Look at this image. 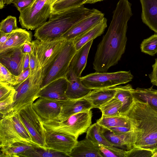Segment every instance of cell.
I'll return each instance as SVG.
<instances>
[{"mask_svg":"<svg viewBox=\"0 0 157 157\" xmlns=\"http://www.w3.org/2000/svg\"><path fill=\"white\" fill-rule=\"evenodd\" d=\"M104 17V13L93 9L92 12L76 23L61 38L67 40H73L77 36L96 25Z\"/></svg>","mask_w":157,"mask_h":157,"instance_id":"obj_13","label":"cell"},{"mask_svg":"<svg viewBox=\"0 0 157 157\" xmlns=\"http://www.w3.org/2000/svg\"><path fill=\"white\" fill-rule=\"evenodd\" d=\"M13 86L15 90L14 102L7 114H16L24 108L33 104L39 98L41 90L31 84L29 76L23 82Z\"/></svg>","mask_w":157,"mask_h":157,"instance_id":"obj_11","label":"cell"},{"mask_svg":"<svg viewBox=\"0 0 157 157\" xmlns=\"http://www.w3.org/2000/svg\"><path fill=\"white\" fill-rule=\"evenodd\" d=\"M93 9L84 5L60 12L51 13L48 20L35 29V38L42 41H49L61 38L62 36Z\"/></svg>","mask_w":157,"mask_h":157,"instance_id":"obj_3","label":"cell"},{"mask_svg":"<svg viewBox=\"0 0 157 157\" xmlns=\"http://www.w3.org/2000/svg\"><path fill=\"white\" fill-rule=\"evenodd\" d=\"M85 138L98 146H113L104 136L101 127L97 122L91 125L88 128Z\"/></svg>","mask_w":157,"mask_h":157,"instance_id":"obj_29","label":"cell"},{"mask_svg":"<svg viewBox=\"0 0 157 157\" xmlns=\"http://www.w3.org/2000/svg\"><path fill=\"white\" fill-rule=\"evenodd\" d=\"M78 141L70 135L46 129L45 146L47 149L68 155L71 152Z\"/></svg>","mask_w":157,"mask_h":157,"instance_id":"obj_12","label":"cell"},{"mask_svg":"<svg viewBox=\"0 0 157 157\" xmlns=\"http://www.w3.org/2000/svg\"><path fill=\"white\" fill-rule=\"evenodd\" d=\"M34 0H13V3L20 12L31 5Z\"/></svg>","mask_w":157,"mask_h":157,"instance_id":"obj_41","label":"cell"},{"mask_svg":"<svg viewBox=\"0 0 157 157\" xmlns=\"http://www.w3.org/2000/svg\"><path fill=\"white\" fill-rule=\"evenodd\" d=\"M102 157H126L127 151L114 146H99Z\"/></svg>","mask_w":157,"mask_h":157,"instance_id":"obj_35","label":"cell"},{"mask_svg":"<svg viewBox=\"0 0 157 157\" xmlns=\"http://www.w3.org/2000/svg\"><path fill=\"white\" fill-rule=\"evenodd\" d=\"M92 117L90 110L76 113L62 121L52 120L42 122L46 130L66 133L78 139L91 125Z\"/></svg>","mask_w":157,"mask_h":157,"instance_id":"obj_4","label":"cell"},{"mask_svg":"<svg viewBox=\"0 0 157 157\" xmlns=\"http://www.w3.org/2000/svg\"><path fill=\"white\" fill-rule=\"evenodd\" d=\"M15 90L13 86L0 82V101L15 94Z\"/></svg>","mask_w":157,"mask_h":157,"instance_id":"obj_40","label":"cell"},{"mask_svg":"<svg viewBox=\"0 0 157 157\" xmlns=\"http://www.w3.org/2000/svg\"><path fill=\"white\" fill-rule=\"evenodd\" d=\"M15 94H12L5 99L0 101V117L4 116L9 113L14 102Z\"/></svg>","mask_w":157,"mask_h":157,"instance_id":"obj_38","label":"cell"},{"mask_svg":"<svg viewBox=\"0 0 157 157\" xmlns=\"http://www.w3.org/2000/svg\"><path fill=\"white\" fill-rule=\"evenodd\" d=\"M63 0H52V5L55 3L60 1Z\"/></svg>","mask_w":157,"mask_h":157,"instance_id":"obj_51","label":"cell"},{"mask_svg":"<svg viewBox=\"0 0 157 157\" xmlns=\"http://www.w3.org/2000/svg\"><path fill=\"white\" fill-rule=\"evenodd\" d=\"M107 129L115 134H122L131 131V127H112Z\"/></svg>","mask_w":157,"mask_h":157,"instance_id":"obj_45","label":"cell"},{"mask_svg":"<svg viewBox=\"0 0 157 157\" xmlns=\"http://www.w3.org/2000/svg\"><path fill=\"white\" fill-rule=\"evenodd\" d=\"M152 71L149 74V77L151 82L157 86V58L155 59V63L152 65Z\"/></svg>","mask_w":157,"mask_h":157,"instance_id":"obj_43","label":"cell"},{"mask_svg":"<svg viewBox=\"0 0 157 157\" xmlns=\"http://www.w3.org/2000/svg\"><path fill=\"white\" fill-rule=\"evenodd\" d=\"M33 51V46L32 41L25 43L22 46V52L24 55L29 54L30 55Z\"/></svg>","mask_w":157,"mask_h":157,"instance_id":"obj_46","label":"cell"},{"mask_svg":"<svg viewBox=\"0 0 157 157\" xmlns=\"http://www.w3.org/2000/svg\"><path fill=\"white\" fill-rule=\"evenodd\" d=\"M142 52L151 56L157 53V34L144 39L140 46Z\"/></svg>","mask_w":157,"mask_h":157,"instance_id":"obj_34","label":"cell"},{"mask_svg":"<svg viewBox=\"0 0 157 157\" xmlns=\"http://www.w3.org/2000/svg\"><path fill=\"white\" fill-rule=\"evenodd\" d=\"M19 157H63L67 156L62 152L41 147L35 148L20 154Z\"/></svg>","mask_w":157,"mask_h":157,"instance_id":"obj_31","label":"cell"},{"mask_svg":"<svg viewBox=\"0 0 157 157\" xmlns=\"http://www.w3.org/2000/svg\"><path fill=\"white\" fill-rule=\"evenodd\" d=\"M20 142L34 143L18 113L15 114H7L1 117L0 147Z\"/></svg>","mask_w":157,"mask_h":157,"instance_id":"obj_5","label":"cell"},{"mask_svg":"<svg viewBox=\"0 0 157 157\" xmlns=\"http://www.w3.org/2000/svg\"><path fill=\"white\" fill-rule=\"evenodd\" d=\"M30 75L29 68L23 71L18 75L17 76L16 85L21 83L26 80Z\"/></svg>","mask_w":157,"mask_h":157,"instance_id":"obj_44","label":"cell"},{"mask_svg":"<svg viewBox=\"0 0 157 157\" xmlns=\"http://www.w3.org/2000/svg\"><path fill=\"white\" fill-rule=\"evenodd\" d=\"M6 0H0V8L2 9L6 4Z\"/></svg>","mask_w":157,"mask_h":157,"instance_id":"obj_50","label":"cell"},{"mask_svg":"<svg viewBox=\"0 0 157 157\" xmlns=\"http://www.w3.org/2000/svg\"><path fill=\"white\" fill-rule=\"evenodd\" d=\"M116 90L114 87L92 90L84 97L94 108L99 109L114 97Z\"/></svg>","mask_w":157,"mask_h":157,"instance_id":"obj_22","label":"cell"},{"mask_svg":"<svg viewBox=\"0 0 157 157\" xmlns=\"http://www.w3.org/2000/svg\"><path fill=\"white\" fill-rule=\"evenodd\" d=\"M31 31L18 28L11 33L6 42L0 47V53L8 49L19 47L26 43L32 41Z\"/></svg>","mask_w":157,"mask_h":157,"instance_id":"obj_23","label":"cell"},{"mask_svg":"<svg viewBox=\"0 0 157 157\" xmlns=\"http://www.w3.org/2000/svg\"><path fill=\"white\" fill-rule=\"evenodd\" d=\"M87 0H63L52 5L51 13H56L84 5Z\"/></svg>","mask_w":157,"mask_h":157,"instance_id":"obj_33","label":"cell"},{"mask_svg":"<svg viewBox=\"0 0 157 157\" xmlns=\"http://www.w3.org/2000/svg\"><path fill=\"white\" fill-rule=\"evenodd\" d=\"M10 33H6L0 32V47L2 46L6 42Z\"/></svg>","mask_w":157,"mask_h":157,"instance_id":"obj_47","label":"cell"},{"mask_svg":"<svg viewBox=\"0 0 157 157\" xmlns=\"http://www.w3.org/2000/svg\"><path fill=\"white\" fill-rule=\"evenodd\" d=\"M60 102V113L58 117L53 120L62 121L73 114L94 108L92 104L84 98L77 99H67L61 100Z\"/></svg>","mask_w":157,"mask_h":157,"instance_id":"obj_16","label":"cell"},{"mask_svg":"<svg viewBox=\"0 0 157 157\" xmlns=\"http://www.w3.org/2000/svg\"><path fill=\"white\" fill-rule=\"evenodd\" d=\"M114 87L116 90L114 98L118 99L122 103L120 115L123 116L128 110L132 102L133 97L132 92L134 89L130 84Z\"/></svg>","mask_w":157,"mask_h":157,"instance_id":"obj_28","label":"cell"},{"mask_svg":"<svg viewBox=\"0 0 157 157\" xmlns=\"http://www.w3.org/2000/svg\"><path fill=\"white\" fill-rule=\"evenodd\" d=\"M143 22L157 33V0H140Z\"/></svg>","mask_w":157,"mask_h":157,"instance_id":"obj_19","label":"cell"},{"mask_svg":"<svg viewBox=\"0 0 157 157\" xmlns=\"http://www.w3.org/2000/svg\"><path fill=\"white\" fill-rule=\"evenodd\" d=\"M66 40L61 38L49 41H42L37 39L32 41L39 68L43 71V80Z\"/></svg>","mask_w":157,"mask_h":157,"instance_id":"obj_9","label":"cell"},{"mask_svg":"<svg viewBox=\"0 0 157 157\" xmlns=\"http://www.w3.org/2000/svg\"><path fill=\"white\" fill-rule=\"evenodd\" d=\"M152 157H157V150L153 152Z\"/></svg>","mask_w":157,"mask_h":157,"instance_id":"obj_52","label":"cell"},{"mask_svg":"<svg viewBox=\"0 0 157 157\" xmlns=\"http://www.w3.org/2000/svg\"><path fill=\"white\" fill-rule=\"evenodd\" d=\"M30 55L29 54L25 55L23 66V71L29 67Z\"/></svg>","mask_w":157,"mask_h":157,"instance_id":"obj_48","label":"cell"},{"mask_svg":"<svg viewBox=\"0 0 157 157\" xmlns=\"http://www.w3.org/2000/svg\"><path fill=\"white\" fill-rule=\"evenodd\" d=\"M132 94L133 98L147 104L157 112V90L153 89L152 86L147 89L137 87L133 89Z\"/></svg>","mask_w":157,"mask_h":157,"instance_id":"obj_27","label":"cell"},{"mask_svg":"<svg viewBox=\"0 0 157 157\" xmlns=\"http://www.w3.org/2000/svg\"><path fill=\"white\" fill-rule=\"evenodd\" d=\"M102 127L104 136L113 146L125 151L131 149V131L119 134H115L108 129Z\"/></svg>","mask_w":157,"mask_h":157,"instance_id":"obj_26","label":"cell"},{"mask_svg":"<svg viewBox=\"0 0 157 157\" xmlns=\"http://www.w3.org/2000/svg\"><path fill=\"white\" fill-rule=\"evenodd\" d=\"M93 41L89 42L77 51L71 62L70 67L78 77H81L86 66L88 55Z\"/></svg>","mask_w":157,"mask_h":157,"instance_id":"obj_24","label":"cell"},{"mask_svg":"<svg viewBox=\"0 0 157 157\" xmlns=\"http://www.w3.org/2000/svg\"><path fill=\"white\" fill-rule=\"evenodd\" d=\"M38 64L36 53L34 49L33 52L30 55L29 68L30 75H32L35 71L36 67Z\"/></svg>","mask_w":157,"mask_h":157,"instance_id":"obj_42","label":"cell"},{"mask_svg":"<svg viewBox=\"0 0 157 157\" xmlns=\"http://www.w3.org/2000/svg\"><path fill=\"white\" fill-rule=\"evenodd\" d=\"M80 77L69 67L66 76L68 84L66 95L68 99H77L84 98L92 90L84 85Z\"/></svg>","mask_w":157,"mask_h":157,"instance_id":"obj_18","label":"cell"},{"mask_svg":"<svg viewBox=\"0 0 157 157\" xmlns=\"http://www.w3.org/2000/svg\"><path fill=\"white\" fill-rule=\"evenodd\" d=\"M131 6L128 0H120L117 3L107 31L97 46L93 63L95 72H107L124 53L128 22L132 15Z\"/></svg>","mask_w":157,"mask_h":157,"instance_id":"obj_1","label":"cell"},{"mask_svg":"<svg viewBox=\"0 0 157 157\" xmlns=\"http://www.w3.org/2000/svg\"><path fill=\"white\" fill-rule=\"evenodd\" d=\"M122 104L116 98H113L106 104L99 108L102 113V116L114 117L120 115Z\"/></svg>","mask_w":157,"mask_h":157,"instance_id":"obj_32","label":"cell"},{"mask_svg":"<svg viewBox=\"0 0 157 157\" xmlns=\"http://www.w3.org/2000/svg\"><path fill=\"white\" fill-rule=\"evenodd\" d=\"M37 147H41L34 143L17 142L10 145L0 147V157H19L20 154Z\"/></svg>","mask_w":157,"mask_h":157,"instance_id":"obj_25","label":"cell"},{"mask_svg":"<svg viewBox=\"0 0 157 157\" xmlns=\"http://www.w3.org/2000/svg\"><path fill=\"white\" fill-rule=\"evenodd\" d=\"M84 85L92 90L112 88L132 81L130 71L113 72H95L80 77Z\"/></svg>","mask_w":157,"mask_h":157,"instance_id":"obj_7","label":"cell"},{"mask_svg":"<svg viewBox=\"0 0 157 157\" xmlns=\"http://www.w3.org/2000/svg\"><path fill=\"white\" fill-rule=\"evenodd\" d=\"M13 0H6V3L8 4H10L11 3Z\"/></svg>","mask_w":157,"mask_h":157,"instance_id":"obj_53","label":"cell"},{"mask_svg":"<svg viewBox=\"0 0 157 157\" xmlns=\"http://www.w3.org/2000/svg\"><path fill=\"white\" fill-rule=\"evenodd\" d=\"M52 0H34L20 12L19 22L23 28L36 29L46 22L52 12Z\"/></svg>","mask_w":157,"mask_h":157,"instance_id":"obj_6","label":"cell"},{"mask_svg":"<svg viewBox=\"0 0 157 157\" xmlns=\"http://www.w3.org/2000/svg\"><path fill=\"white\" fill-rule=\"evenodd\" d=\"M107 27V19L104 17L96 25L77 36L73 40L76 50L102 34Z\"/></svg>","mask_w":157,"mask_h":157,"instance_id":"obj_20","label":"cell"},{"mask_svg":"<svg viewBox=\"0 0 157 157\" xmlns=\"http://www.w3.org/2000/svg\"><path fill=\"white\" fill-rule=\"evenodd\" d=\"M68 156L71 157H102L99 146L85 138L78 141Z\"/></svg>","mask_w":157,"mask_h":157,"instance_id":"obj_21","label":"cell"},{"mask_svg":"<svg viewBox=\"0 0 157 157\" xmlns=\"http://www.w3.org/2000/svg\"><path fill=\"white\" fill-rule=\"evenodd\" d=\"M153 155V152L151 151L133 148L130 150L127 151L126 157H152Z\"/></svg>","mask_w":157,"mask_h":157,"instance_id":"obj_39","label":"cell"},{"mask_svg":"<svg viewBox=\"0 0 157 157\" xmlns=\"http://www.w3.org/2000/svg\"><path fill=\"white\" fill-rule=\"evenodd\" d=\"M105 0H87L86 1L84 4H94L96 2H101Z\"/></svg>","mask_w":157,"mask_h":157,"instance_id":"obj_49","label":"cell"},{"mask_svg":"<svg viewBox=\"0 0 157 157\" xmlns=\"http://www.w3.org/2000/svg\"><path fill=\"white\" fill-rule=\"evenodd\" d=\"M61 100L39 98L32 104L34 111L42 121L56 119L61 109Z\"/></svg>","mask_w":157,"mask_h":157,"instance_id":"obj_14","label":"cell"},{"mask_svg":"<svg viewBox=\"0 0 157 157\" xmlns=\"http://www.w3.org/2000/svg\"><path fill=\"white\" fill-rule=\"evenodd\" d=\"M68 81L66 77L55 80L41 89L39 98H45L60 100L68 99L66 95Z\"/></svg>","mask_w":157,"mask_h":157,"instance_id":"obj_17","label":"cell"},{"mask_svg":"<svg viewBox=\"0 0 157 157\" xmlns=\"http://www.w3.org/2000/svg\"><path fill=\"white\" fill-rule=\"evenodd\" d=\"M22 46L8 49L0 53V63L16 76L23 71L25 55L22 52Z\"/></svg>","mask_w":157,"mask_h":157,"instance_id":"obj_15","label":"cell"},{"mask_svg":"<svg viewBox=\"0 0 157 157\" xmlns=\"http://www.w3.org/2000/svg\"><path fill=\"white\" fill-rule=\"evenodd\" d=\"M17 76L13 75L4 66L0 63V82L14 86L16 85Z\"/></svg>","mask_w":157,"mask_h":157,"instance_id":"obj_37","label":"cell"},{"mask_svg":"<svg viewBox=\"0 0 157 157\" xmlns=\"http://www.w3.org/2000/svg\"><path fill=\"white\" fill-rule=\"evenodd\" d=\"M131 126V149L133 148L157 150V112L147 104L133 98L128 110L123 116Z\"/></svg>","mask_w":157,"mask_h":157,"instance_id":"obj_2","label":"cell"},{"mask_svg":"<svg viewBox=\"0 0 157 157\" xmlns=\"http://www.w3.org/2000/svg\"><path fill=\"white\" fill-rule=\"evenodd\" d=\"M76 52L73 40H67L48 68L43 79L41 89L55 80L66 77L71 62Z\"/></svg>","mask_w":157,"mask_h":157,"instance_id":"obj_8","label":"cell"},{"mask_svg":"<svg viewBox=\"0 0 157 157\" xmlns=\"http://www.w3.org/2000/svg\"><path fill=\"white\" fill-rule=\"evenodd\" d=\"M18 113L33 142L43 148L47 149L45 143L46 129L42 120L33 108L32 104L21 109Z\"/></svg>","mask_w":157,"mask_h":157,"instance_id":"obj_10","label":"cell"},{"mask_svg":"<svg viewBox=\"0 0 157 157\" xmlns=\"http://www.w3.org/2000/svg\"><path fill=\"white\" fill-rule=\"evenodd\" d=\"M96 122L102 127L107 129L117 127H131L128 120L122 116L114 117L101 116Z\"/></svg>","mask_w":157,"mask_h":157,"instance_id":"obj_30","label":"cell"},{"mask_svg":"<svg viewBox=\"0 0 157 157\" xmlns=\"http://www.w3.org/2000/svg\"><path fill=\"white\" fill-rule=\"evenodd\" d=\"M18 28L16 17L12 16H7L0 24V32L5 33H10Z\"/></svg>","mask_w":157,"mask_h":157,"instance_id":"obj_36","label":"cell"}]
</instances>
